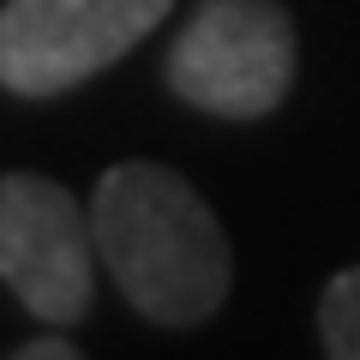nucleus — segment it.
Listing matches in <instances>:
<instances>
[{
    "label": "nucleus",
    "mask_w": 360,
    "mask_h": 360,
    "mask_svg": "<svg viewBox=\"0 0 360 360\" xmlns=\"http://www.w3.org/2000/svg\"><path fill=\"white\" fill-rule=\"evenodd\" d=\"M90 234L127 307L162 330H193L229 300V234L174 168L115 162L90 193Z\"/></svg>",
    "instance_id": "f257e3e1"
},
{
    "label": "nucleus",
    "mask_w": 360,
    "mask_h": 360,
    "mask_svg": "<svg viewBox=\"0 0 360 360\" xmlns=\"http://www.w3.org/2000/svg\"><path fill=\"white\" fill-rule=\"evenodd\" d=\"M295 18L276 0H198L168 49V90L217 120H258L295 90Z\"/></svg>",
    "instance_id": "f03ea898"
},
{
    "label": "nucleus",
    "mask_w": 360,
    "mask_h": 360,
    "mask_svg": "<svg viewBox=\"0 0 360 360\" xmlns=\"http://www.w3.org/2000/svg\"><path fill=\"white\" fill-rule=\"evenodd\" d=\"M174 0H6L0 6V90L66 96L127 60Z\"/></svg>",
    "instance_id": "7ed1b4c3"
},
{
    "label": "nucleus",
    "mask_w": 360,
    "mask_h": 360,
    "mask_svg": "<svg viewBox=\"0 0 360 360\" xmlns=\"http://www.w3.org/2000/svg\"><path fill=\"white\" fill-rule=\"evenodd\" d=\"M0 283L30 319L72 330L96 300L90 210L49 174H0Z\"/></svg>",
    "instance_id": "20e7f679"
},
{
    "label": "nucleus",
    "mask_w": 360,
    "mask_h": 360,
    "mask_svg": "<svg viewBox=\"0 0 360 360\" xmlns=\"http://www.w3.org/2000/svg\"><path fill=\"white\" fill-rule=\"evenodd\" d=\"M319 342L330 360H360V264L336 270L319 295Z\"/></svg>",
    "instance_id": "39448f33"
},
{
    "label": "nucleus",
    "mask_w": 360,
    "mask_h": 360,
    "mask_svg": "<svg viewBox=\"0 0 360 360\" xmlns=\"http://www.w3.org/2000/svg\"><path fill=\"white\" fill-rule=\"evenodd\" d=\"M13 360H78V342H66V336H37V342H18Z\"/></svg>",
    "instance_id": "423d86ee"
}]
</instances>
